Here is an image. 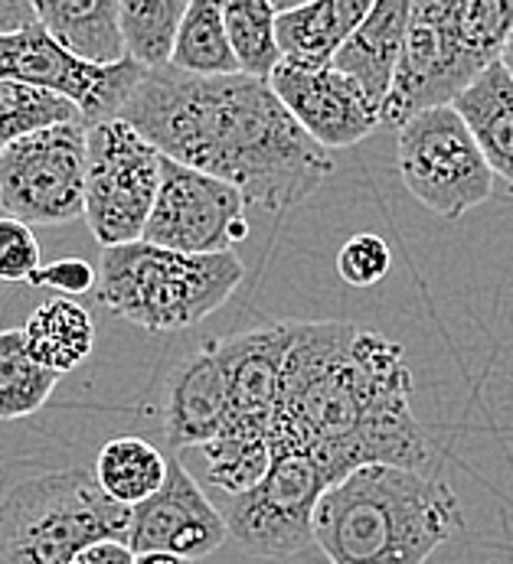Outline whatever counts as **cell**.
<instances>
[{"label":"cell","mask_w":513,"mask_h":564,"mask_svg":"<svg viewBox=\"0 0 513 564\" xmlns=\"http://www.w3.org/2000/svg\"><path fill=\"white\" fill-rule=\"evenodd\" d=\"M268 447L311 457L331 486L360 467L431 474L403 346L353 323L288 321Z\"/></svg>","instance_id":"cell-1"},{"label":"cell","mask_w":513,"mask_h":564,"mask_svg":"<svg viewBox=\"0 0 513 564\" xmlns=\"http://www.w3.org/2000/svg\"><path fill=\"white\" fill-rule=\"evenodd\" d=\"M118 118L161 158L229 183L246 206L275 216L304 203L334 173V158L298 128L268 82L243 73H145Z\"/></svg>","instance_id":"cell-2"},{"label":"cell","mask_w":513,"mask_h":564,"mask_svg":"<svg viewBox=\"0 0 513 564\" xmlns=\"http://www.w3.org/2000/svg\"><path fill=\"white\" fill-rule=\"evenodd\" d=\"M461 529L455 489L403 467H360L314 509V545L331 564H426Z\"/></svg>","instance_id":"cell-3"},{"label":"cell","mask_w":513,"mask_h":564,"mask_svg":"<svg viewBox=\"0 0 513 564\" xmlns=\"http://www.w3.org/2000/svg\"><path fill=\"white\" fill-rule=\"evenodd\" d=\"M236 251L180 254L148 242L105 248L95 268L98 304L151 333L190 329L213 317L243 284Z\"/></svg>","instance_id":"cell-4"},{"label":"cell","mask_w":513,"mask_h":564,"mask_svg":"<svg viewBox=\"0 0 513 564\" xmlns=\"http://www.w3.org/2000/svg\"><path fill=\"white\" fill-rule=\"evenodd\" d=\"M128 532V509L101 496L92 470L20 480L0 499V564H70L76 552Z\"/></svg>","instance_id":"cell-5"},{"label":"cell","mask_w":513,"mask_h":564,"mask_svg":"<svg viewBox=\"0 0 513 564\" xmlns=\"http://www.w3.org/2000/svg\"><path fill=\"white\" fill-rule=\"evenodd\" d=\"M396 173L409 196L441 219L484 206L498 183L451 105L428 108L396 128Z\"/></svg>","instance_id":"cell-6"},{"label":"cell","mask_w":513,"mask_h":564,"mask_svg":"<svg viewBox=\"0 0 513 564\" xmlns=\"http://www.w3.org/2000/svg\"><path fill=\"white\" fill-rule=\"evenodd\" d=\"M161 183V154L121 118L86 128L83 219L101 248L141 242Z\"/></svg>","instance_id":"cell-7"},{"label":"cell","mask_w":513,"mask_h":564,"mask_svg":"<svg viewBox=\"0 0 513 564\" xmlns=\"http://www.w3.org/2000/svg\"><path fill=\"white\" fill-rule=\"evenodd\" d=\"M318 464L298 451L271 447V464L249 492L220 509L226 539L256 558H295L314 545V509L328 489Z\"/></svg>","instance_id":"cell-8"},{"label":"cell","mask_w":513,"mask_h":564,"mask_svg":"<svg viewBox=\"0 0 513 564\" xmlns=\"http://www.w3.org/2000/svg\"><path fill=\"white\" fill-rule=\"evenodd\" d=\"M86 124H53L0 151V209L23 226L83 219Z\"/></svg>","instance_id":"cell-9"},{"label":"cell","mask_w":513,"mask_h":564,"mask_svg":"<svg viewBox=\"0 0 513 564\" xmlns=\"http://www.w3.org/2000/svg\"><path fill=\"white\" fill-rule=\"evenodd\" d=\"M0 79L66 98L70 105H76L83 124L92 128L118 118L138 82L145 79V69L131 59L105 69L86 66L66 50H60L50 33L33 20L30 26L0 36Z\"/></svg>","instance_id":"cell-10"},{"label":"cell","mask_w":513,"mask_h":564,"mask_svg":"<svg viewBox=\"0 0 513 564\" xmlns=\"http://www.w3.org/2000/svg\"><path fill=\"white\" fill-rule=\"evenodd\" d=\"M246 199L223 180L161 158V183L141 242L180 254H220L249 239Z\"/></svg>","instance_id":"cell-11"},{"label":"cell","mask_w":513,"mask_h":564,"mask_svg":"<svg viewBox=\"0 0 513 564\" xmlns=\"http://www.w3.org/2000/svg\"><path fill=\"white\" fill-rule=\"evenodd\" d=\"M478 79L461 59L448 30V0H419L409 7L399 63L380 108V128H399L413 115L451 105Z\"/></svg>","instance_id":"cell-12"},{"label":"cell","mask_w":513,"mask_h":564,"mask_svg":"<svg viewBox=\"0 0 513 564\" xmlns=\"http://www.w3.org/2000/svg\"><path fill=\"white\" fill-rule=\"evenodd\" d=\"M223 542L226 522L220 509L177 457L168 460V477L161 489L128 509L125 545L131 549V555H173L183 562H200L223 549Z\"/></svg>","instance_id":"cell-13"},{"label":"cell","mask_w":513,"mask_h":564,"mask_svg":"<svg viewBox=\"0 0 513 564\" xmlns=\"http://www.w3.org/2000/svg\"><path fill=\"white\" fill-rule=\"evenodd\" d=\"M268 88L298 121V128L328 154L366 141L380 128V111L363 98L353 82L324 69H298L278 63L268 76Z\"/></svg>","instance_id":"cell-14"},{"label":"cell","mask_w":513,"mask_h":564,"mask_svg":"<svg viewBox=\"0 0 513 564\" xmlns=\"http://www.w3.org/2000/svg\"><path fill=\"white\" fill-rule=\"evenodd\" d=\"M216 346L229 372V421L220 434L268 441L288 349V321L216 336Z\"/></svg>","instance_id":"cell-15"},{"label":"cell","mask_w":513,"mask_h":564,"mask_svg":"<svg viewBox=\"0 0 513 564\" xmlns=\"http://www.w3.org/2000/svg\"><path fill=\"white\" fill-rule=\"evenodd\" d=\"M229 421V372L216 339L186 356L171 376L164 399V437L177 451L213 441Z\"/></svg>","instance_id":"cell-16"},{"label":"cell","mask_w":513,"mask_h":564,"mask_svg":"<svg viewBox=\"0 0 513 564\" xmlns=\"http://www.w3.org/2000/svg\"><path fill=\"white\" fill-rule=\"evenodd\" d=\"M409 7H413V0L370 3L360 26L343 40V46L331 59V69L353 82L376 111L383 108L389 85H393V73L399 63L403 36H406Z\"/></svg>","instance_id":"cell-17"},{"label":"cell","mask_w":513,"mask_h":564,"mask_svg":"<svg viewBox=\"0 0 513 564\" xmlns=\"http://www.w3.org/2000/svg\"><path fill=\"white\" fill-rule=\"evenodd\" d=\"M370 0H314V3H281L275 13L278 56L298 69L331 66L343 40L366 17Z\"/></svg>","instance_id":"cell-18"},{"label":"cell","mask_w":513,"mask_h":564,"mask_svg":"<svg viewBox=\"0 0 513 564\" xmlns=\"http://www.w3.org/2000/svg\"><path fill=\"white\" fill-rule=\"evenodd\" d=\"M50 40L86 66H118L128 59L118 30V0H30Z\"/></svg>","instance_id":"cell-19"},{"label":"cell","mask_w":513,"mask_h":564,"mask_svg":"<svg viewBox=\"0 0 513 564\" xmlns=\"http://www.w3.org/2000/svg\"><path fill=\"white\" fill-rule=\"evenodd\" d=\"M451 108L474 138L494 183H504L513 196V82L504 66H488L451 101Z\"/></svg>","instance_id":"cell-20"},{"label":"cell","mask_w":513,"mask_h":564,"mask_svg":"<svg viewBox=\"0 0 513 564\" xmlns=\"http://www.w3.org/2000/svg\"><path fill=\"white\" fill-rule=\"evenodd\" d=\"M20 333L26 339V352L56 376L79 369L95 349V321L79 301L70 297L43 301Z\"/></svg>","instance_id":"cell-21"},{"label":"cell","mask_w":513,"mask_h":564,"mask_svg":"<svg viewBox=\"0 0 513 564\" xmlns=\"http://www.w3.org/2000/svg\"><path fill=\"white\" fill-rule=\"evenodd\" d=\"M168 477V457L145 437L125 434L101 444L92 480L121 509H135L138 502L151 499Z\"/></svg>","instance_id":"cell-22"},{"label":"cell","mask_w":513,"mask_h":564,"mask_svg":"<svg viewBox=\"0 0 513 564\" xmlns=\"http://www.w3.org/2000/svg\"><path fill=\"white\" fill-rule=\"evenodd\" d=\"M171 69L183 76H196V79H223V76L239 73L229 40H226L220 0L186 3L183 20L177 26V40H173Z\"/></svg>","instance_id":"cell-23"},{"label":"cell","mask_w":513,"mask_h":564,"mask_svg":"<svg viewBox=\"0 0 513 564\" xmlns=\"http://www.w3.org/2000/svg\"><path fill=\"white\" fill-rule=\"evenodd\" d=\"M451 40L474 76L494 66L513 33V0H448Z\"/></svg>","instance_id":"cell-24"},{"label":"cell","mask_w":513,"mask_h":564,"mask_svg":"<svg viewBox=\"0 0 513 564\" xmlns=\"http://www.w3.org/2000/svg\"><path fill=\"white\" fill-rule=\"evenodd\" d=\"M183 10L186 0H118V30L128 59L145 73L168 69Z\"/></svg>","instance_id":"cell-25"},{"label":"cell","mask_w":513,"mask_h":564,"mask_svg":"<svg viewBox=\"0 0 513 564\" xmlns=\"http://www.w3.org/2000/svg\"><path fill=\"white\" fill-rule=\"evenodd\" d=\"M281 3L271 0H229L223 3V26L233 50V59L243 76L268 82L275 66L281 63L275 43V13Z\"/></svg>","instance_id":"cell-26"},{"label":"cell","mask_w":513,"mask_h":564,"mask_svg":"<svg viewBox=\"0 0 513 564\" xmlns=\"http://www.w3.org/2000/svg\"><path fill=\"white\" fill-rule=\"evenodd\" d=\"M56 382L60 376L26 352L20 329H0V421L36 414L56 392Z\"/></svg>","instance_id":"cell-27"},{"label":"cell","mask_w":513,"mask_h":564,"mask_svg":"<svg viewBox=\"0 0 513 564\" xmlns=\"http://www.w3.org/2000/svg\"><path fill=\"white\" fill-rule=\"evenodd\" d=\"M203 477L226 499L243 496L265 477L271 464V447L261 437H239V434H216L213 441L200 444Z\"/></svg>","instance_id":"cell-28"},{"label":"cell","mask_w":513,"mask_h":564,"mask_svg":"<svg viewBox=\"0 0 513 564\" xmlns=\"http://www.w3.org/2000/svg\"><path fill=\"white\" fill-rule=\"evenodd\" d=\"M73 121H83V118L76 105H70L66 98L20 85V82L0 79V151L17 138H26L53 124H73Z\"/></svg>","instance_id":"cell-29"},{"label":"cell","mask_w":513,"mask_h":564,"mask_svg":"<svg viewBox=\"0 0 513 564\" xmlns=\"http://www.w3.org/2000/svg\"><path fill=\"white\" fill-rule=\"evenodd\" d=\"M389 268H393V251L376 232H356L338 251V274L350 288H373L389 274Z\"/></svg>","instance_id":"cell-30"},{"label":"cell","mask_w":513,"mask_h":564,"mask_svg":"<svg viewBox=\"0 0 513 564\" xmlns=\"http://www.w3.org/2000/svg\"><path fill=\"white\" fill-rule=\"evenodd\" d=\"M43 268V251L30 226L0 216V281L3 284H30V278Z\"/></svg>","instance_id":"cell-31"},{"label":"cell","mask_w":513,"mask_h":564,"mask_svg":"<svg viewBox=\"0 0 513 564\" xmlns=\"http://www.w3.org/2000/svg\"><path fill=\"white\" fill-rule=\"evenodd\" d=\"M26 288H50V291H60L63 297L76 301L88 291H95V268L88 264L86 258H60V261H50L43 264Z\"/></svg>","instance_id":"cell-32"},{"label":"cell","mask_w":513,"mask_h":564,"mask_svg":"<svg viewBox=\"0 0 513 564\" xmlns=\"http://www.w3.org/2000/svg\"><path fill=\"white\" fill-rule=\"evenodd\" d=\"M70 564H135V555L121 539H101L76 552Z\"/></svg>","instance_id":"cell-33"},{"label":"cell","mask_w":513,"mask_h":564,"mask_svg":"<svg viewBox=\"0 0 513 564\" xmlns=\"http://www.w3.org/2000/svg\"><path fill=\"white\" fill-rule=\"evenodd\" d=\"M33 17V3L30 0H0V36L3 33H17L23 26H30Z\"/></svg>","instance_id":"cell-34"},{"label":"cell","mask_w":513,"mask_h":564,"mask_svg":"<svg viewBox=\"0 0 513 564\" xmlns=\"http://www.w3.org/2000/svg\"><path fill=\"white\" fill-rule=\"evenodd\" d=\"M135 564H193V562H183V558H173V555H135Z\"/></svg>","instance_id":"cell-35"},{"label":"cell","mask_w":513,"mask_h":564,"mask_svg":"<svg viewBox=\"0 0 513 564\" xmlns=\"http://www.w3.org/2000/svg\"><path fill=\"white\" fill-rule=\"evenodd\" d=\"M498 63L504 66V73H507L513 82V33H511V40H507V46H504V53H501V59H498Z\"/></svg>","instance_id":"cell-36"}]
</instances>
